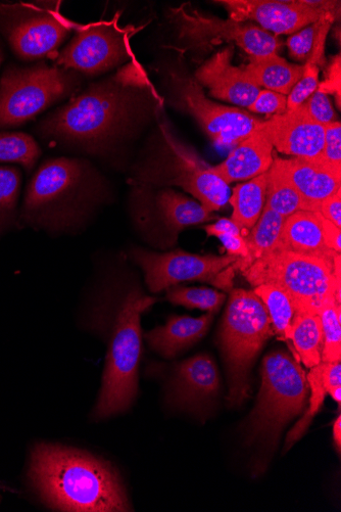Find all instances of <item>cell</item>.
<instances>
[{
  "label": "cell",
  "instance_id": "1",
  "mask_svg": "<svg viewBox=\"0 0 341 512\" xmlns=\"http://www.w3.org/2000/svg\"><path fill=\"white\" fill-rule=\"evenodd\" d=\"M161 106L141 66L132 62L114 76L89 84L48 114L36 132L51 147L110 161Z\"/></svg>",
  "mask_w": 341,
  "mask_h": 512
},
{
  "label": "cell",
  "instance_id": "2",
  "mask_svg": "<svg viewBox=\"0 0 341 512\" xmlns=\"http://www.w3.org/2000/svg\"><path fill=\"white\" fill-rule=\"evenodd\" d=\"M111 199L108 179L90 160L50 158L28 183L19 224L52 237L76 236Z\"/></svg>",
  "mask_w": 341,
  "mask_h": 512
},
{
  "label": "cell",
  "instance_id": "3",
  "mask_svg": "<svg viewBox=\"0 0 341 512\" xmlns=\"http://www.w3.org/2000/svg\"><path fill=\"white\" fill-rule=\"evenodd\" d=\"M28 477L42 500L55 509L79 512L131 510L111 465L84 452L39 444L32 451Z\"/></svg>",
  "mask_w": 341,
  "mask_h": 512
},
{
  "label": "cell",
  "instance_id": "4",
  "mask_svg": "<svg viewBox=\"0 0 341 512\" xmlns=\"http://www.w3.org/2000/svg\"><path fill=\"white\" fill-rule=\"evenodd\" d=\"M157 300L131 288L120 299L112 315L97 303L89 324L94 331H108V351L96 420L126 411L138 392V367L142 350L141 315Z\"/></svg>",
  "mask_w": 341,
  "mask_h": 512
},
{
  "label": "cell",
  "instance_id": "5",
  "mask_svg": "<svg viewBox=\"0 0 341 512\" xmlns=\"http://www.w3.org/2000/svg\"><path fill=\"white\" fill-rule=\"evenodd\" d=\"M261 374L257 403L247 422V441L271 453L284 427L305 410L310 388L301 364L283 350L264 357Z\"/></svg>",
  "mask_w": 341,
  "mask_h": 512
},
{
  "label": "cell",
  "instance_id": "6",
  "mask_svg": "<svg viewBox=\"0 0 341 512\" xmlns=\"http://www.w3.org/2000/svg\"><path fill=\"white\" fill-rule=\"evenodd\" d=\"M148 154L134 170V180L144 185L179 186L211 213L224 208L230 198L228 184L210 171L196 153L161 121Z\"/></svg>",
  "mask_w": 341,
  "mask_h": 512
},
{
  "label": "cell",
  "instance_id": "7",
  "mask_svg": "<svg viewBox=\"0 0 341 512\" xmlns=\"http://www.w3.org/2000/svg\"><path fill=\"white\" fill-rule=\"evenodd\" d=\"M273 334L268 312L254 291L232 289L220 330L230 406L249 398L252 366Z\"/></svg>",
  "mask_w": 341,
  "mask_h": 512
},
{
  "label": "cell",
  "instance_id": "8",
  "mask_svg": "<svg viewBox=\"0 0 341 512\" xmlns=\"http://www.w3.org/2000/svg\"><path fill=\"white\" fill-rule=\"evenodd\" d=\"M241 273L254 288L272 285L284 291L298 313H319L333 300L341 303L340 255L331 264L318 258L275 250Z\"/></svg>",
  "mask_w": 341,
  "mask_h": 512
},
{
  "label": "cell",
  "instance_id": "9",
  "mask_svg": "<svg viewBox=\"0 0 341 512\" xmlns=\"http://www.w3.org/2000/svg\"><path fill=\"white\" fill-rule=\"evenodd\" d=\"M85 78L39 62L9 66L0 80V130L19 127L55 104L77 95Z\"/></svg>",
  "mask_w": 341,
  "mask_h": 512
},
{
  "label": "cell",
  "instance_id": "10",
  "mask_svg": "<svg viewBox=\"0 0 341 512\" xmlns=\"http://www.w3.org/2000/svg\"><path fill=\"white\" fill-rule=\"evenodd\" d=\"M177 61L162 68L168 102L196 119L215 145L235 147L263 123L248 112L209 100L203 87Z\"/></svg>",
  "mask_w": 341,
  "mask_h": 512
},
{
  "label": "cell",
  "instance_id": "11",
  "mask_svg": "<svg viewBox=\"0 0 341 512\" xmlns=\"http://www.w3.org/2000/svg\"><path fill=\"white\" fill-rule=\"evenodd\" d=\"M78 26L62 15L61 2L0 5V33L23 61L52 60Z\"/></svg>",
  "mask_w": 341,
  "mask_h": 512
},
{
  "label": "cell",
  "instance_id": "12",
  "mask_svg": "<svg viewBox=\"0 0 341 512\" xmlns=\"http://www.w3.org/2000/svg\"><path fill=\"white\" fill-rule=\"evenodd\" d=\"M167 18L178 42L169 48L178 53L205 51L227 42L236 44L252 58H258L277 54L280 48L276 36L259 26L207 16L190 3L169 9Z\"/></svg>",
  "mask_w": 341,
  "mask_h": 512
},
{
  "label": "cell",
  "instance_id": "13",
  "mask_svg": "<svg viewBox=\"0 0 341 512\" xmlns=\"http://www.w3.org/2000/svg\"><path fill=\"white\" fill-rule=\"evenodd\" d=\"M129 257L142 270L145 284L152 293L191 282L207 283L230 292L239 260L228 254L200 255L181 249L158 253L138 247L129 250Z\"/></svg>",
  "mask_w": 341,
  "mask_h": 512
},
{
  "label": "cell",
  "instance_id": "14",
  "mask_svg": "<svg viewBox=\"0 0 341 512\" xmlns=\"http://www.w3.org/2000/svg\"><path fill=\"white\" fill-rule=\"evenodd\" d=\"M111 21L80 25L70 42L52 59L54 65L86 78L100 76L133 60L130 40L138 29Z\"/></svg>",
  "mask_w": 341,
  "mask_h": 512
},
{
  "label": "cell",
  "instance_id": "15",
  "mask_svg": "<svg viewBox=\"0 0 341 512\" xmlns=\"http://www.w3.org/2000/svg\"><path fill=\"white\" fill-rule=\"evenodd\" d=\"M134 215L142 235L152 245L169 249L176 245L182 230L215 219L198 201L172 190H137Z\"/></svg>",
  "mask_w": 341,
  "mask_h": 512
},
{
  "label": "cell",
  "instance_id": "16",
  "mask_svg": "<svg viewBox=\"0 0 341 512\" xmlns=\"http://www.w3.org/2000/svg\"><path fill=\"white\" fill-rule=\"evenodd\" d=\"M229 18L236 22L254 21L273 35H291L317 22L320 13L308 0H219Z\"/></svg>",
  "mask_w": 341,
  "mask_h": 512
},
{
  "label": "cell",
  "instance_id": "17",
  "mask_svg": "<svg viewBox=\"0 0 341 512\" xmlns=\"http://www.w3.org/2000/svg\"><path fill=\"white\" fill-rule=\"evenodd\" d=\"M221 390L218 367L208 354H199L174 366L170 403L178 408L205 413Z\"/></svg>",
  "mask_w": 341,
  "mask_h": 512
},
{
  "label": "cell",
  "instance_id": "18",
  "mask_svg": "<svg viewBox=\"0 0 341 512\" xmlns=\"http://www.w3.org/2000/svg\"><path fill=\"white\" fill-rule=\"evenodd\" d=\"M261 128L278 152L298 159L319 161L324 146V126L304 106L263 121Z\"/></svg>",
  "mask_w": 341,
  "mask_h": 512
},
{
  "label": "cell",
  "instance_id": "19",
  "mask_svg": "<svg viewBox=\"0 0 341 512\" xmlns=\"http://www.w3.org/2000/svg\"><path fill=\"white\" fill-rule=\"evenodd\" d=\"M234 45L215 54L194 74V79L209 89L210 96L248 109L262 88L253 83L243 68L232 65Z\"/></svg>",
  "mask_w": 341,
  "mask_h": 512
},
{
  "label": "cell",
  "instance_id": "20",
  "mask_svg": "<svg viewBox=\"0 0 341 512\" xmlns=\"http://www.w3.org/2000/svg\"><path fill=\"white\" fill-rule=\"evenodd\" d=\"M273 146L261 125L247 138L243 139L226 160L210 171L226 184L253 179L271 168Z\"/></svg>",
  "mask_w": 341,
  "mask_h": 512
},
{
  "label": "cell",
  "instance_id": "21",
  "mask_svg": "<svg viewBox=\"0 0 341 512\" xmlns=\"http://www.w3.org/2000/svg\"><path fill=\"white\" fill-rule=\"evenodd\" d=\"M277 159L304 201L306 211L319 212L321 203L341 189V173L319 161Z\"/></svg>",
  "mask_w": 341,
  "mask_h": 512
},
{
  "label": "cell",
  "instance_id": "22",
  "mask_svg": "<svg viewBox=\"0 0 341 512\" xmlns=\"http://www.w3.org/2000/svg\"><path fill=\"white\" fill-rule=\"evenodd\" d=\"M214 315L211 312L199 318L172 315L165 325L146 335V340L151 348L164 358H175L206 336Z\"/></svg>",
  "mask_w": 341,
  "mask_h": 512
},
{
  "label": "cell",
  "instance_id": "23",
  "mask_svg": "<svg viewBox=\"0 0 341 512\" xmlns=\"http://www.w3.org/2000/svg\"><path fill=\"white\" fill-rule=\"evenodd\" d=\"M276 250L314 257L331 264L340 255L324 243L315 212L299 211L285 219Z\"/></svg>",
  "mask_w": 341,
  "mask_h": 512
},
{
  "label": "cell",
  "instance_id": "24",
  "mask_svg": "<svg viewBox=\"0 0 341 512\" xmlns=\"http://www.w3.org/2000/svg\"><path fill=\"white\" fill-rule=\"evenodd\" d=\"M248 78L260 88L288 96L302 78L304 65L286 62L278 54L252 58L243 68Z\"/></svg>",
  "mask_w": 341,
  "mask_h": 512
},
{
  "label": "cell",
  "instance_id": "25",
  "mask_svg": "<svg viewBox=\"0 0 341 512\" xmlns=\"http://www.w3.org/2000/svg\"><path fill=\"white\" fill-rule=\"evenodd\" d=\"M268 174L264 173L235 186L229 198L233 208L231 220L247 237L258 222L266 205Z\"/></svg>",
  "mask_w": 341,
  "mask_h": 512
},
{
  "label": "cell",
  "instance_id": "26",
  "mask_svg": "<svg viewBox=\"0 0 341 512\" xmlns=\"http://www.w3.org/2000/svg\"><path fill=\"white\" fill-rule=\"evenodd\" d=\"M303 364L311 369L322 362V323L319 313H297L289 338Z\"/></svg>",
  "mask_w": 341,
  "mask_h": 512
},
{
  "label": "cell",
  "instance_id": "27",
  "mask_svg": "<svg viewBox=\"0 0 341 512\" xmlns=\"http://www.w3.org/2000/svg\"><path fill=\"white\" fill-rule=\"evenodd\" d=\"M285 217L265 207L258 222L245 238L249 258L238 270H247L255 261L277 249Z\"/></svg>",
  "mask_w": 341,
  "mask_h": 512
},
{
  "label": "cell",
  "instance_id": "28",
  "mask_svg": "<svg viewBox=\"0 0 341 512\" xmlns=\"http://www.w3.org/2000/svg\"><path fill=\"white\" fill-rule=\"evenodd\" d=\"M268 174L267 197L265 207L287 218L299 211H306L304 201L292 185L277 158Z\"/></svg>",
  "mask_w": 341,
  "mask_h": 512
},
{
  "label": "cell",
  "instance_id": "29",
  "mask_svg": "<svg viewBox=\"0 0 341 512\" xmlns=\"http://www.w3.org/2000/svg\"><path fill=\"white\" fill-rule=\"evenodd\" d=\"M254 293L263 302L272 323L273 333L288 340L292 321L297 315V308L290 297L278 287L260 285Z\"/></svg>",
  "mask_w": 341,
  "mask_h": 512
},
{
  "label": "cell",
  "instance_id": "30",
  "mask_svg": "<svg viewBox=\"0 0 341 512\" xmlns=\"http://www.w3.org/2000/svg\"><path fill=\"white\" fill-rule=\"evenodd\" d=\"M21 188V171L16 167L0 166V237L19 224Z\"/></svg>",
  "mask_w": 341,
  "mask_h": 512
},
{
  "label": "cell",
  "instance_id": "31",
  "mask_svg": "<svg viewBox=\"0 0 341 512\" xmlns=\"http://www.w3.org/2000/svg\"><path fill=\"white\" fill-rule=\"evenodd\" d=\"M41 150L35 139L23 132L0 133V163L18 164L31 172Z\"/></svg>",
  "mask_w": 341,
  "mask_h": 512
},
{
  "label": "cell",
  "instance_id": "32",
  "mask_svg": "<svg viewBox=\"0 0 341 512\" xmlns=\"http://www.w3.org/2000/svg\"><path fill=\"white\" fill-rule=\"evenodd\" d=\"M226 295L209 288H186L175 286L167 290L166 300L188 309H200L217 313L225 302Z\"/></svg>",
  "mask_w": 341,
  "mask_h": 512
},
{
  "label": "cell",
  "instance_id": "33",
  "mask_svg": "<svg viewBox=\"0 0 341 512\" xmlns=\"http://www.w3.org/2000/svg\"><path fill=\"white\" fill-rule=\"evenodd\" d=\"M323 343L322 362L341 361V303L333 300L327 303L319 312Z\"/></svg>",
  "mask_w": 341,
  "mask_h": 512
},
{
  "label": "cell",
  "instance_id": "34",
  "mask_svg": "<svg viewBox=\"0 0 341 512\" xmlns=\"http://www.w3.org/2000/svg\"><path fill=\"white\" fill-rule=\"evenodd\" d=\"M307 380L311 392L310 404L308 409L305 411L302 420L288 433L285 441L284 452L292 445H295V443L304 436L311 426L314 417L320 411L327 395L322 381L321 363L310 369V372L307 375Z\"/></svg>",
  "mask_w": 341,
  "mask_h": 512
},
{
  "label": "cell",
  "instance_id": "35",
  "mask_svg": "<svg viewBox=\"0 0 341 512\" xmlns=\"http://www.w3.org/2000/svg\"><path fill=\"white\" fill-rule=\"evenodd\" d=\"M204 229L208 237L220 240L228 255L239 258L236 268L249 258V249L245 237L242 236L237 225L228 218H221L213 224L206 225Z\"/></svg>",
  "mask_w": 341,
  "mask_h": 512
},
{
  "label": "cell",
  "instance_id": "36",
  "mask_svg": "<svg viewBox=\"0 0 341 512\" xmlns=\"http://www.w3.org/2000/svg\"><path fill=\"white\" fill-rule=\"evenodd\" d=\"M320 68L312 63L304 64L302 78L287 96V111L301 107L318 89Z\"/></svg>",
  "mask_w": 341,
  "mask_h": 512
},
{
  "label": "cell",
  "instance_id": "37",
  "mask_svg": "<svg viewBox=\"0 0 341 512\" xmlns=\"http://www.w3.org/2000/svg\"><path fill=\"white\" fill-rule=\"evenodd\" d=\"M322 164L341 173V124L334 121L324 125V146Z\"/></svg>",
  "mask_w": 341,
  "mask_h": 512
},
{
  "label": "cell",
  "instance_id": "38",
  "mask_svg": "<svg viewBox=\"0 0 341 512\" xmlns=\"http://www.w3.org/2000/svg\"><path fill=\"white\" fill-rule=\"evenodd\" d=\"M318 28L319 20L288 37L286 44L292 59L305 63L309 60Z\"/></svg>",
  "mask_w": 341,
  "mask_h": 512
},
{
  "label": "cell",
  "instance_id": "39",
  "mask_svg": "<svg viewBox=\"0 0 341 512\" xmlns=\"http://www.w3.org/2000/svg\"><path fill=\"white\" fill-rule=\"evenodd\" d=\"M256 114L276 116L287 111V97L268 89H261L255 102L248 108Z\"/></svg>",
  "mask_w": 341,
  "mask_h": 512
},
{
  "label": "cell",
  "instance_id": "40",
  "mask_svg": "<svg viewBox=\"0 0 341 512\" xmlns=\"http://www.w3.org/2000/svg\"><path fill=\"white\" fill-rule=\"evenodd\" d=\"M307 113L319 124L326 125L334 122L336 115L330 103V100L325 93L318 89L313 95L303 104Z\"/></svg>",
  "mask_w": 341,
  "mask_h": 512
},
{
  "label": "cell",
  "instance_id": "41",
  "mask_svg": "<svg viewBox=\"0 0 341 512\" xmlns=\"http://www.w3.org/2000/svg\"><path fill=\"white\" fill-rule=\"evenodd\" d=\"M318 90L336 99L338 109L341 101V60L340 55L332 59L327 67L325 79L319 83Z\"/></svg>",
  "mask_w": 341,
  "mask_h": 512
},
{
  "label": "cell",
  "instance_id": "42",
  "mask_svg": "<svg viewBox=\"0 0 341 512\" xmlns=\"http://www.w3.org/2000/svg\"><path fill=\"white\" fill-rule=\"evenodd\" d=\"M322 381L327 394L340 405L341 403V361L321 362Z\"/></svg>",
  "mask_w": 341,
  "mask_h": 512
},
{
  "label": "cell",
  "instance_id": "43",
  "mask_svg": "<svg viewBox=\"0 0 341 512\" xmlns=\"http://www.w3.org/2000/svg\"><path fill=\"white\" fill-rule=\"evenodd\" d=\"M318 218L322 236L325 245L332 251L340 254L341 252V228L323 217L319 212H315Z\"/></svg>",
  "mask_w": 341,
  "mask_h": 512
},
{
  "label": "cell",
  "instance_id": "44",
  "mask_svg": "<svg viewBox=\"0 0 341 512\" xmlns=\"http://www.w3.org/2000/svg\"><path fill=\"white\" fill-rule=\"evenodd\" d=\"M319 213L341 228V189L321 203Z\"/></svg>",
  "mask_w": 341,
  "mask_h": 512
},
{
  "label": "cell",
  "instance_id": "45",
  "mask_svg": "<svg viewBox=\"0 0 341 512\" xmlns=\"http://www.w3.org/2000/svg\"><path fill=\"white\" fill-rule=\"evenodd\" d=\"M333 440L337 447L338 452H340L341 447V416L338 415L333 425Z\"/></svg>",
  "mask_w": 341,
  "mask_h": 512
},
{
  "label": "cell",
  "instance_id": "46",
  "mask_svg": "<svg viewBox=\"0 0 341 512\" xmlns=\"http://www.w3.org/2000/svg\"><path fill=\"white\" fill-rule=\"evenodd\" d=\"M4 60H5V52H4L2 41H0V65L3 64Z\"/></svg>",
  "mask_w": 341,
  "mask_h": 512
}]
</instances>
